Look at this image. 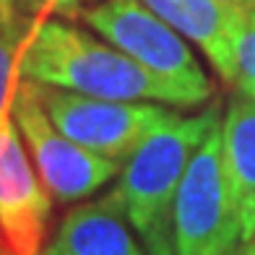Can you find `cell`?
Masks as SVG:
<instances>
[{
	"label": "cell",
	"mask_w": 255,
	"mask_h": 255,
	"mask_svg": "<svg viewBox=\"0 0 255 255\" xmlns=\"http://www.w3.org/2000/svg\"><path fill=\"white\" fill-rule=\"evenodd\" d=\"M21 81L99 99L190 107L182 91L148 73L115 44L57 16L37 18L21 55Z\"/></svg>",
	"instance_id": "1"
},
{
	"label": "cell",
	"mask_w": 255,
	"mask_h": 255,
	"mask_svg": "<svg viewBox=\"0 0 255 255\" xmlns=\"http://www.w3.org/2000/svg\"><path fill=\"white\" fill-rule=\"evenodd\" d=\"M219 120L216 104L198 115L175 112L123 161L107 198L141 237L148 255H175L172 211L180 182L195 148Z\"/></svg>",
	"instance_id": "2"
},
{
	"label": "cell",
	"mask_w": 255,
	"mask_h": 255,
	"mask_svg": "<svg viewBox=\"0 0 255 255\" xmlns=\"http://www.w3.org/2000/svg\"><path fill=\"white\" fill-rule=\"evenodd\" d=\"M175 255H255L245 242L232 203L222 156V120L195 148L172 211Z\"/></svg>",
	"instance_id": "3"
},
{
	"label": "cell",
	"mask_w": 255,
	"mask_h": 255,
	"mask_svg": "<svg viewBox=\"0 0 255 255\" xmlns=\"http://www.w3.org/2000/svg\"><path fill=\"white\" fill-rule=\"evenodd\" d=\"M81 18L99 37L133 57L148 73L182 91L190 107L211 99V81L180 31L138 0H104L84 8Z\"/></svg>",
	"instance_id": "4"
},
{
	"label": "cell",
	"mask_w": 255,
	"mask_h": 255,
	"mask_svg": "<svg viewBox=\"0 0 255 255\" xmlns=\"http://www.w3.org/2000/svg\"><path fill=\"white\" fill-rule=\"evenodd\" d=\"M10 115L37 167V175L57 203L86 201L89 195L104 188L123 167V161L99 156L57 130V125L42 107L37 84L31 81L18 84L10 102Z\"/></svg>",
	"instance_id": "5"
},
{
	"label": "cell",
	"mask_w": 255,
	"mask_h": 255,
	"mask_svg": "<svg viewBox=\"0 0 255 255\" xmlns=\"http://www.w3.org/2000/svg\"><path fill=\"white\" fill-rule=\"evenodd\" d=\"M37 91L57 130L78 146L115 161H125L161 123L175 115V110L161 107L159 102L99 99L39 84Z\"/></svg>",
	"instance_id": "6"
},
{
	"label": "cell",
	"mask_w": 255,
	"mask_h": 255,
	"mask_svg": "<svg viewBox=\"0 0 255 255\" xmlns=\"http://www.w3.org/2000/svg\"><path fill=\"white\" fill-rule=\"evenodd\" d=\"M52 216L44 188L10 110L0 115V250L3 255H42Z\"/></svg>",
	"instance_id": "7"
},
{
	"label": "cell",
	"mask_w": 255,
	"mask_h": 255,
	"mask_svg": "<svg viewBox=\"0 0 255 255\" xmlns=\"http://www.w3.org/2000/svg\"><path fill=\"white\" fill-rule=\"evenodd\" d=\"M164 24L198 44L227 86L237 84V37L248 13L216 0H138Z\"/></svg>",
	"instance_id": "8"
},
{
	"label": "cell",
	"mask_w": 255,
	"mask_h": 255,
	"mask_svg": "<svg viewBox=\"0 0 255 255\" xmlns=\"http://www.w3.org/2000/svg\"><path fill=\"white\" fill-rule=\"evenodd\" d=\"M222 156L242 242L255 253V91L232 89L222 120Z\"/></svg>",
	"instance_id": "9"
},
{
	"label": "cell",
	"mask_w": 255,
	"mask_h": 255,
	"mask_svg": "<svg viewBox=\"0 0 255 255\" xmlns=\"http://www.w3.org/2000/svg\"><path fill=\"white\" fill-rule=\"evenodd\" d=\"M128 219L104 195L71 208L42 255H148Z\"/></svg>",
	"instance_id": "10"
},
{
	"label": "cell",
	"mask_w": 255,
	"mask_h": 255,
	"mask_svg": "<svg viewBox=\"0 0 255 255\" xmlns=\"http://www.w3.org/2000/svg\"><path fill=\"white\" fill-rule=\"evenodd\" d=\"M39 16L26 10L0 16V115L10 110L13 94L21 84V55Z\"/></svg>",
	"instance_id": "11"
},
{
	"label": "cell",
	"mask_w": 255,
	"mask_h": 255,
	"mask_svg": "<svg viewBox=\"0 0 255 255\" xmlns=\"http://www.w3.org/2000/svg\"><path fill=\"white\" fill-rule=\"evenodd\" d=\"M237 84L232 89L255 91V24L248 18L237 37Z\"/></svg>",
	"instance_id": "12"
},
{
	"label": "cell",
	"mask_w": 255,
	"mask_h": 255,
	"mask_svg": "<svg viewBox=\"0 0 255 255\" xmlns=\"http://www.w3.org/2000/svg\"><path fill=\"white\" fill-rule=\"evenodd\" d=\"M86 3L94 0H21V10H26L31 16H57V18H73L84 13Z\"/></svg>",
	"instance_id": "13"
},
{
	"label": "cell",
	"mask_w": 255,
	"mask_h": 255,
	"mask_svg": "<svg viewBox=\"0 0 255 255\" xmlns=\"http://www.w3.org/2000/svg\"><path fill=\"white\" fill-rule=\"evenodd\" d=\"M216 3L229 5V8H237V10H242V13H248V16L255 10V0H216Z\"/></svg>",
	"instance_id": "14"
},
{
	"label": "cell",
	"mask_w": 255,
	"mask_h": 255,
	"mask_svg": "<svg viewBox=\"0 0 255 255\" xmlns=\"http://www.w3.org/2000/svg\"><path fill=\"white\" fill-rule=\"evenodd\" d=\"M16 10H21V0H0V16L16 13Z\"/></svg>",
	"instance_id": "15"
},
{
	"label": "cell",
	"mask_w": 255,
	"mask_h": 255,
	"mask_svg": "<svg viewBox=\"0 0 255 255\" xmlns=\"http://www.w3.org/2000/svg\"><path fill=\"white\" fill-rule=\"evenodd\" d=\"M250 21H253V24H255V10H253V13H250Z\"/></svg>",
	"instance_id": "16"
},
{
	"label": "cell",
	"mask_w": 255,
	"mask_h": 255,
	"mask_svg": "<svg viewBox=\"0 0 255 255\" xmlns=\"http://www.w3.org/2000/svg\"><path fill=\"white\" fill-rule=\"evenodd\" d=\"M0 255H3V250H0Z\"/></svg>",
	"instance_id": "17"
}]
</instances>
